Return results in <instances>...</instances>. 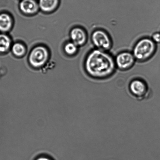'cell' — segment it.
<instances>
[{"label":"cell","instance_id":"obj_1","mask_svg":"<svg viewBox=\"0 0 160 160\" xmlns=\"http://www.w3.org/2000/svg\"><path fill=\"white\" fill-rule=\"evenodd\" d=\"M85 68L91 77L103 79L113 75L116 67L115 59L108 51L95 49L91 51L87 56Z\"/></svg>","mask_w":160,"mask_h":160},{"label":"cell","instance_id":"obj_2","mask_svg":"<svg viewBox=\"0 0 160 160\" xmlns=\"http://www.w3.org/2000/svg\"><path fill=\"white\" fill-rule=\"evenodd\" d=\"M156 50L157 44L152 38L144 37L137 42L133 47L132 53L136 60L143 62L151 58Z\"/></svg>","mask_w":160,"mask_h":160},{"label":"cell","instance_id":"obj_3","mask_svg":"<svg viewBox=\"0 0 160 160\" xmlns=\"http://www.w3.org/2000/svg\"><path fill=\"white\" fill-rule=\"evenodd\" d=\"M91 40L96 49L108 51L112 48L111 37L106 31L103 29L94 30L91 35Z\"/></svg>","mask_w":160,"mask_h":160},{"label":"cell","instance_id":"obj_4","mask_svg":"<svg viewBox=\"0 0 160 160\" xmlns=\"http://www.w3.org/2000/svg\"><path fill=\"white\" fill-rule=\"evenodd\" d=\"M136 61L132 53L125 51L119 52L115 58L116 68L122 71L130 69Z\"/></svg>","mask_w":160,"mask_h":160},{"label":"cell","instance_id":"obj_5","mask_svg":"<svg viewBox=\"0 0 160 160\" xmlns=\"http://www.w3.org/2000/svg\"><path fill=\"white\" fill-rule=\"evenodd\" d=\"M48 57V51L46 48L38 46L32 50L29 56V61L32 66L39 67L46 63Z\"/></svg>","mask_w":160,"mask_h":160},{"label":"cell","instance_id":"obj_6","mask_svg":"<svg viewBox=\"0 0 160 160\" xmlns=\"http://www.w3.org/2000/svg\"><path fill=\"white\" fill-rule=\"evenodd\" d=\"M129 89L132 94L136 97H142L147 92V85L141 79H136L130 82Z\"/></svg>","mask_w":160,"mask_h":160},{"label":"cell","instance_id":"obj_7","mask_svg":"<svg viewBox=\"0 0 160 160\" xmlns=\"http://www.w3.org/2000/svg\"><path fill=\"white\" fill-rule=\"evenodd\" d=\"M72 42L77 46L84 44L87 40V35L85 31L80 28L73 29L71 33Z\"/></svg>","mask_w":160,"mask_h":160},{"label":"cell","instance_id":"obj_8","mask_svg":"<svg viewBox=\"0 0 160 160\" xmlns=\"http://www.w3.org/2000/svg\"><path fill=\"white\" fill-rule=\"evenodd\" d=\"M19 7L22 12L29 14L35 13L39 8L35 0H21Z\"/></svg>","mask_w":160,"mask_h":160},{"label":"cell","instance_id":"obj_9","mask_svg":"<svg viewBox=\"0 0 160 160\" xmlns=\"http://www.w3.org/2000/svg\"><path fill=\"white\" fill-rule=\"evenodd\" d=\"M59 0H39V7L43 12H49L56 8Z\"/></svg>","mask_w":160,"mask_h":160},{"label":"cell","instance_id":"obj_10","mask_svg":"<svg viewBox=\"0 0 160 160\" xmlns=\"http://www.w3.org/2000/svg\"><path fill=\"white\" fill-rule=\"evenodd\" d=\"M12 21L11 18L7 13L0 14V31L7 32L11 28Z\"/></svg>","mask_w":160,"mask_h":160},{"label":"cell","instance_id":"obj_11","mask_svg":"<svg viewBox=\"0 0 160 160\" xmlns=\"http://www.w3.org/2000/svg\"><path fill=\"white\" fill-rule=\"evenodd\" d=\"M11 45V40L8 36L0 34V53H4L8 50Z\"/></svg>","mask_w":160,"mask_h":160},{"label":"cell","instance_id":"obj_12","mask_svg":"<svg viewBox=\"0 0 160 160\" xmlns=\"http://www.w3.org/2000/svg\"><path fill=\"white\" fill-rule=\"evenodd\" d=\"M12 51L17 56H22L25 52V48L22 44L20 43H16L13 45L12 47Z\"/></svg>","mask_w":160,"mask_h":160},{"label":"cell","instance_id":"obj_13","mask_svg":"<svg viewBox=\"0 0 160 160\" xmlns=\"http://www.w3.org/2000/svg\"><path fill=\"white\" fill-rule=\"evenodd\" d=\"M77 45L73 42L67 43L65 46V50L67 53L69 55H73L77 52Z\"/></svg>","mask_w":160,"mask_h":160},{"label":"cell","instance_id":"obj_14","mask_svg":"<svg viewBox=\"0 0 160 160\" xmlns=\"http://www.w3.org/2000/svg\"><path fill=\"white\" fill-rule=\"evenodd\" d=\"M152 39L156 43L160 44V32H157L154 33L152 35Z\"/></svg>","mask_w":160,"mask_h":160},{"label":"cell","instance_id":"obj_15","mask_svg":"<svg viewBox=\"0 0 160 160\" xmlns=\"http://www.w3.org/2000/svg\"><path fill=\"white\" fill-rule=\"evenodd\" d=\"M36 160H51L46 157H41L37 158Z\"/></svg>","mask_w":160,"mask_h":160}]
</instances>
